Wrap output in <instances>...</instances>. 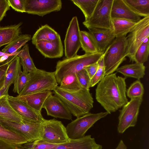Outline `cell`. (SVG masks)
<instances>
[{
    "instance_id": "1",
    "label": "cell",
    "mask_w": 149,
    "mask_h": 149,
    "mask_svg": "<svg viewBox=\"0 0 149 149\" xmlns=\"http://www.w3.org/2000/svg\"><path fill=\"white\" fill-rule=\"evenodd\" d=\"M125 79L113 73L105 75L98 83L96 99L109 114L116 111L128 102Z\"/></svg>"
},
{
    "instance_id": "2",
    "label": "cell",
    "mask_w": 149,
    "mask_h": 149,
    "mask_svg": "<svg viewBox=\"0 0 149 149\" xmlns=\"http://www.w3.org/2000/svg\"><path fill=\"white\" fill-rule=\"evenodd\" d=\"M53 91V93L61 100L72 115L77 118L89 113L93 107V99L89 90L82 88L77 91L70 92L58 86Z\"/></svg>"
},
{
    "instance_id": "3",
    "label": "cell",
    "mask_w": 149,
    "mask_h": 149,
    "mask_svg": "<svg viewBox=\"0 0 149 149\" xmlns=\"http://www.w3.org/2000/svg\"><path fill=\"white\" fill-rule=\"evenodd\" d=\"M104 52H97L77 55L70 58H65L58 61L54 72L58 84L68 74L76 73L86 67L97 62L103 56Z\"/></svg>"
},
{
    "instance_id": "4",
    "label": "cell",
    "mask_w": 149,
    "mask_h": 149,
    "mask_svg": "<svg viewBox=\"0 0 149 149\" xmlns=\"http://www.w3.org/2000/svg\"><path fill=\"white\" fill-rule=\"evenodd\" d=\"M29 73V80L18 97L46 91H51L58 86L54 72H47L37 68Z\"/></svg>"
},
{
    "instance_id": "5",
    "label": "cell",
    "mask_w": 149,
    "mask_h": 149,
    "mask_svg": "<svg viewBox=\"0 0 149 149\" xmlns=\"http://www.w3.org/2000/svg\"><path fill=\"white\" fill-rule=\"evenodd\" d=\"M127 42L126 36L116 38L104 53L105 75L113 73L126 60Z\"/></svg>"
},
{
    "instance_id": "6",
    "label": "cell",
    "mask_w": 149,
    "mask_h": 149,
    "mask_svg": "<svg viewBox=\"0 0 149 149\" xmlns=\"http://www.w3.org/2000/svg\"><path fill=\"white\" fill-rule=\"evenodd\" d=\"M113 0H99L91 17L83 24L88 29H106L113 31L111 11Z\"/></svg>"
},
{
    "instance_id": "7",
    "label": "cell",
    "mask_w": 149,
    "mask_h": 149,
    "mask_svg": "<svg viewBox=\"0 0 149 149\" xmlns=\"http://www.w3.org/2000/svg\"><path fill=\"white\" fill-rule=\"evenodd\" d=\"M149 36V16L139 22L129 33L127 38L125 54L130 61H134V56L138 49Z\"/></svg>"
},
{
    "instance_id": "8",
    "label": "cell",
    "mask_w": 149,
    "mask_h": 149,
    "mask_svg": "<svg viewBox=\"0 0 149 149\" xmlns=\"http://www.w3.org/2000/svg\"><path fill=\"white\" fill-rule=\"evenodd\" d=\"M108 114L106 111L95 113H89L77 118L65 127L69 139H76L83 137L88 130L97 121Z\"/></svg>"
},
{
    "instance_id": "9",
    "label": "cell",
    "mask_w": 149,
    "mask_h": 149,
    "mask_svg": "<svg viewBox=\"0 0 149 149\" xmlns=\"http://www.w3.org/2000/svg\"><path fill=\"white\" fill-rule=\"evenodd\" d=\"M41 139L46 142L59 144L69 141L65 127L55 119L46 120L42 123Z\"/></svg>"
},
{
    "instance_id": "10",
    "label": "cell",
    "mask_w": 149,
    "mask_h": 149,
    "mask_svg": "<svg viewBox=\"0 0 149 149\" xmlns=\"http://www.w3.org/2000/svg\"><path fill=\"white\" fill-rule=\"evenodd\" d=\"M142 101V97L131 99L123 107L118 117L117 130L119 133L122 134L127 128L136 125Z\"/></svg>"
},
{
    "instance_id": "11",
    "label": "cell",
    "mask_w": 149,
    "mask_h": 149,
    "mask_svg": "<svg viewBox=\"0 0 149 149\" xmlns=\"http://www.w3.org/2000/svg\"><path fill=\"white\" fill-rule=\"evenodd\" d=\"M22 119V122L19 123L0 118V123L22 135L28 142L41 139L42 123Z\"/></svg>"
},
{
    "instance_id": "12",
    "label": "cell",
    "mask_w": 149,
    "mask_h": 149,
    "mask_svg": "<svg viewBox=\"0 0 149 149\" xmlns=\"http://www.w3.org/2000/svg\"><path fill=\"white\" fill-rule=\"evenodd\" d=\"M80 31L77 17L74 16L70 22L64 40L65 55L66 58L77 55L81 47Z\"/></svg>"
},
{
    "instance_id": "13",
    "label": "cell",
    "mask_w": 149,
    "mask_h": 149,
    "mask_svg": "<svg viewBox=\"0 0 149 149\" xmlns=\"http://www.w3.org/2000/svg\"><path fill=\"white\" fill-rule=\"evenodd\" d=\"M61 0H26L25 13L43 17L51 12L60 11Z\"/></svg>"
},
{
    "instance_id": "14",
    "label": "cell",
    "mask_w": 149,
    "mask_h": 149,
    "mask_svg": "<svg viewBox=\"0 0 149 149\" xmlns=\"http://www.w3.org/2000/svg\"><path fill=\"white\" fill-rule=\"evenodd\" d=\"M7 97L11 106L23 119L38 123H42L45 120L41 112L33 109L19 97L8 95Z\"/></svg>"
},
{
    "instance_id": "15",
    "label": "cell",
    "mask_w": 149,
    "mask_h": 149,
    "mask_svg": "<svg viewBox=\"0 0 149 149\" xmlns=\"http://www.w3.org/2000/svg\"><path fill=\"white\" fill-rule=\"evenodd\" d=\"M42 108L45 109L48 116L68 120L72 119V114L63 102L52 93L47 98Z\"/></svg>"
},
{
    "instance_id": "16",
    "label": "cell",
    "mask_w": 149,
    "mask_h": 149,
    "mask_svg": "<svg viewBox=\"0 0 149 149\" xmlns=\"http://www.w3.org/2000/svg\"><path fill=\"white\" fill-rule=\"evenodd\" d=\"M35 45L36 49L45 58H59L63 55V46L60 35L57 38L53 40L38 41Z\"/></svg>"
},
{
    "instance_id": "17",
    "label": "cell",
    "mask_w": 149,
    "mask_h": 149,
    "mask_svg": "<svg viewBox=\"0 0 149 149\" xmlns=\"http://www.w3.org/2000/svg\"><path fill=\"white\" fill-rule=\"evenodd\" d=\"M111 17L137 22L141 17L135 13L124 0H113L112 6Z\"/></svg>"
},
{
    "instance_id": "18",
    "label": "cell",
    "mask_w": 149,
    "mask_h": 149,
    "mask_svg": "<svg viewBox=\"0 0 149 149\" xmlns=\"http://www.w3.org/2000/svg\"><path fill=\"white\" fill-rule=\"evenodd\" d=\"M102 145L97 144L94 138L88 135L76 139H70L65 143L56 145L54 149H102Z\"/></svg>"
},
{
    "instance_id": "19",
    "label": "cell",
    "mask_w": 149,
    "mask_h": 149,
    "mask_svg": "<svg viewBox=\"0 0 149 149\" xmlns=\"http://www.w3.org/2000/svg\"><path fill=\"white\" fill-rule=\"evenodd\" d=\"M97 45L98 52H104L116 37L111 30L99 28L88 29Z\"/></svg>"
},
{
    "instance_id": "20",
    "label": "cell",
    "mask_w": 149,
    "mask_h": 149,
    "mask_svg": "<svg viewBox=\"0 0 149 149\" xmlns=\"http://www.w3.org/2000/svg\"><path fill=\"white\" fill-rule=\"evenodd\" d=\"M52 93V91H46L21 97L17 96L33 109L41 112L45 100Z\"/></svg>"
},
{
    "instance_id": "21",
    "label": "cell",
    "mask_w": 149,
    "mask_h": 149,
    "mask_svg": "<svg viewBox=\"0 0 149 149\" xmlns=\"http://www.w3.org/2000/svg\"><path fill=\"white\" fill-rule=\"evenodd\" d=\"M7 95H4L0 97V118L20 123L23 119L9 104Z\"/></svg>"
},
{
    "instance_id": "22",
    "label": "cell",
    "mask_w": 149,
    "mask_h": 149,
    "mask_svg": "<svg viewBox=\"0 0 149 149\" xmlns=\"http://www.w3.org/2000/svg\"><path fill=\"white\" fill-rule=\"evenodd\" d=\"M22 23L5 26H0V47L8 45L19 36L21 33Z\"/></svg>"
},
{
    "instance_id": "23",
    "label": "cell",
    "mask_w": 149,
    "mask_h": 149,
    "mask_svg": "<svg viewBox=\"0 0 149 149\" xmlns=\"http://www.w3.org/2000/svg\"><path fill=\"white\" fill-rule=\"evenodd\" d=\"M145 67L143 64L136 63L126 64L118 68L116 70L123 74L125 78L131 77L139 80L145 75Z\"/></svg>"
},
{
    "instance_id": "24",
    "label": "cell",
    "mask_w": 149,
    "mask_h": 149,
    "mask_svg": "<svg viewBox=\"0 0 149 149\" xmlns=\"http://www.w3.org/2000/svg\"><path fill=\"white\" fill-rule=\"evenodd\" d=\"M113 32L116 38L126 36L137 22L119 18H112Z\"/></svg>"
},
{
    "instance_id": "25",
    "label": "cell",
    "mask_w": 149,
    "mask_h": 149,
    "mask_svg": "<svg viewBox=\"0 0 149 149\" xmlns=\"http://www.w3.org/2000/svg\"><path fill=\"white\" fill-rule=\"evenodd\" d=\"M20 58L16 56L10 63L6 74L4 86H9L14 84L16 78L22 71Z\"/></svg>"
},
{
    "instance_id": "26",
    "label": "cell",
    "mask_w": 149,
    "mask_h": 149,
    "mask_svg": "<svg viewBox=\"0 0 149 149\" xmlns=\"http://www.w3.org/2000/svg\"><path fill=\"white\" fill-rule=\"evenodd\" d=\"M60 35L52 28L46 24L40 27L31 38L32 43L35 45L38 41H52L57 38Z\"/></svg>"
},
{
    "instance_id": "27",
    "label": "cell",
    "mask_w": 149,
    "mask_h": 149,
    "mask_svg": "<svg viewBox=\"0 0 149 149\" xmlns=\"http://www.w3.org/2000/svg\"><path fill=\"white\" fill-rule=\"evenodd\" d=\"M0 139L19 145L28 142L26 139L19 133L9 129L0 123Z\"/></svg>"
},
{
    "instance_id": "28",
    "label": "cell",
    "mask_w": 149,
    "mask_h": 149,
    "mask_svg": "<svg viewBox=\"0 0 149 149\" xmlns=\"http://www.w3.org/2000/svg\"><path fill=\"white\" fill-rule=\"evenodd\" d=\"M17 56L20 58L23 72L29 73L37 69L30 55L28 44H26L24 46Z\"/></svg>"
},
{
    "instance_id": "29",
    "label": "cell",
    "mask_w": 149,
    "mask_h": 149,
    "mask_svg": "<svg viewBox=\"0 0 149 149\" xmlns=\"http://www.w3.org/2000/svg\"><path fill=\"white\" fill-rule=\"evenodd\" d=\"M81 47L86 54H93L98 52L95 42L91 34L85 31H80Z\"/></svg>"
},
{
    "instance_id": "30",
    "label": "cell",
    "mask_w": 149,
    "mask_h": 149,
    "mask_svg": "<svg viewBox=\"0 0 149 149\" xmlns=\"http://www.w3.org/2000/svg\"><path fill=\"white\" fill-rule=\"evenodd\" d=\"M136 14L144 17L149 16V0H124Z\"/></svg>"
},
{
    "instance_id": "31",
    "label": "cell",
    "mask_w": 149,
    "mask_h": 149,
    "mask_svg": "<svg viewBox=\"0 0 149 149\" xmlns=\"http://www.w3.org/2000/svg\"><path fill=\"white\" fill-rule=\"evenodd\" d=\"M99 0H71V1L81 10L87 20L93 13Z\"/></svg>"
},
{
    "instance_id": "32",
    "label": "cell",
    "mask_w": 149,
    "mask_h": 149,
    "mask_svg": "<svg viewBox=\"0 0 149 149\" xmlns=\"http://www.w3.org/2000/svg\"><path fill=\"white\" fill-rule=\"evenodd\" d=\"M31 35L28 34L20 35L10 43L6 46L1 52L11 54L17 52L20 48L31 39Z\"/></svg>"
},
{
    "instance_id": "33",
    "label": "cell",
    "mask_w": 149,
    "mask_h": 149,
    "mask_svg": "<svg viewBox=\"0 0 149 149\" xmlns=\"http://www.w3.org/2000/svg\"><path fill=\"white\" fill-rule=\"evenodd\" d=\"M60 84V88L70 92L77 91L82 88L78 80L76 73L70 74L65 76Z\"/></svg>"
},
{
    "instance_id": "34",
    "label": "cell",
    "mask_w": 149,
    "mask_h": 149,
    "mask_svg": "<svg viewBox=\"0 0 149 149\" xmlns=\"http://www.w3.org/2000/svg\"><path fill=\"white\" fill-rule=\"evenodd\" d=\"M147 38L138 49L134 56L135 63L143 64L148 61L149 54V41Z\"/></svg>"
},
{
    "instance_id": "35",
    "label": "cell",
    "mask_w": 149,
    "mask_h": 149,
    "mask_svg": "<svg viewBox=\"0 0 149 149\" xmlns=\"http://www.w3.org/2000/svg\"><path fill=\"white\" fill-rule=\"evenodd\" d=\"M127 96L131 99L142 97L144 93V88L141 81L139 80L132 83L126 90Z\"/></svg>"
},
{
    "instance_id": "36",
    "label": "cell",
    "mask_w": 149,
    "mask_h": 149,
    "mask_svg": "<svg viewBox=\"0 0 149 149\" xmlns=\"http://www.w3.org/2000/svg\"><path fill=\"white\" fill-rule=\"evenodd\" d=\"M56 145L47 143L40 139L28 142L23 146L24 149H54Z\"/></svg>"
},
{
    "instance_id": "37",
    "label": "cell",
    "mask_w": 149,
    "mask_h": 149,
    "mask_svg": "<svg viewBox=\"0 0 149 149\" xmlns=\"http://www.w3.org/2000/svg\"><path fill=\"white\" fill-rule=\"evenodd\" d=\"M29 78V73H27L22 71L17 77L14 84L13 90L14 93L19 95L24 88Z\"/></svg>"
},
{
    "instance_id": "38",
    "label": "cell",
    "mask_w": 149,
    "mask_h": 149,
    "mask_svg": "<svg viewBox=\"0 0 149 149\" xmlns=\"http://www.w3.org/2000/svg\"><path fill=\"white\" fill-rule=\"evenodd\" d=\"M99 65L95 75L91 80L90 87L94 86L98 83L105 76V68L104 64V54L98 61Z\"/></svg>"
},
{
    "instance_id": "39",
    "label": "cell",
    "mask_w": 149,
    "mask_h": 149,
    "mask_svg": "<svg viewBox=\"0 0 149 149\" xmlns=\"http://www.w3.org/2000/svg\"><path fill=\"white\" fill-rule=\"evenodd\" d=\"M78 80L82 88L89 90L91 79L85 69L76 73Z\"/></svg>"
},
{
    "instance_id": "40",
    "label": "cell",
    "mask_w": 149,
    "mask_h": 149,
    "mask_svg": "<svg viewBox=\"0 0 149 149\" xmlns=\"http://www.w3.org/2000/svg\"><path fill=\"white\" fill-rule=\"evenodd\" d=\"M10 7L15 11L20 13L25 12L26 0H7Z\"/></svg>"
},
{
    "instance_id": "41",
    "label": "cell",
    "mask_w": 149,
    "mask_h": 149,
    "mask_svg": "<svg viewBox=\"0 0 149 149\" xmlns=\"http://www.w3.org/2000/svg\"><path fill=\"white\" fill-rule=\"evenodd\" d=\"M0 149H24L23 146L14 144L0 139Z\"/></svg>"
},
{
    "instance_id": "42",
    "label": "cell",
    "mask_w": 149,
    "mask_h": 149,
    "mask_svg": "<svg viewBox=\"0 0 149 149\" xmlns=\"http://www.w3.org/2000/svg\"><path fill=\"white\" fill-rule=\"evenodd\" d=\"M10 9L7 0H0V21L5 16L6 12Z\"/></svg>"
},
{
    "instance_id": "43",
    "label": "cell",
    "mask_w": 149,
    "mask_h": 149,
    "mask_svg": "<svg viewBox=\"0 0 149 149\" xmlns=\"http://www.w3.org/2000/svg\"><path fill=\"white\" fill-rule=\"evenodd\" d=\"M19 51L11 54H7L0 56V66L11 62L17 56Z\"/></svg>"
},
{
    "instance_id": "44",
    "label": "cell",
    "mask_w": 149,
    "mask_h": 149,
    "mask_svg": "<svg viewBox=\"0 0 149 149\" xmlns=\"http://www.w3.org/2000/svg\"><path fill=\"white\" fill-rule=\"evenodd\" d=\"M11 62L0 66V90L4 86L6 72Z\"/></svg>"
},
{
    "instance_id": "45",
    "label": "cell",
    "mask_w": 149,
    "mask_h": 149,
    "mask_svg": "<svg viewBox=\"0 0 149 149\" xmlns=\"http://www.w3.org/2000/svg\"><path fill=\"white\" fill-rule=\"evenodd\" d=\"M98 61L95 63L88 66L84 68L91 79L95 75L99 65Z\"/></svg>"
},
{
    "instance_id": "46",
    "label": "cell",
    "mask_w": 149,
    "mask_h": 149,
    "mask_svg": "<svg viewBox=\"0 0 149 149\" xmlns=\"http://www.w3.org/2000/svg\"><path fill=\"white\" fill-rule=\"evenodd\" d=\"M9 86H4L0 90V97L4 95H8V92Z\"/></svg>"
},
{
    "instance_id": "47",
    "label": "cell",
    "mask_w": 149,
    "mask_h": 149,
    "mask_svg": "<svg viewBox=\"0 0 149 149\" xmlns=\"http://www.w3.org/2000/svg\"><path fill=\"white\" fill-rule=\"evenodd\" d=\"M115 149H127V147L123 141L121 140Z\"/></svg>"
},
{
    "instance_id": "48",
    "label": "cell",
    "mask_w": 149,
    "mask_h": 149,
    "mask_svg": "<svg viewBox=\"0 0 149 149\" xmlns=\"http://www.w3.org/2000/svg\"><path fill=\"white\" fill-rule=\"evenodd\" d=\"M7 54H8L3 53L1 51H0V56Z\"/></svg>"
}]
</instances>
